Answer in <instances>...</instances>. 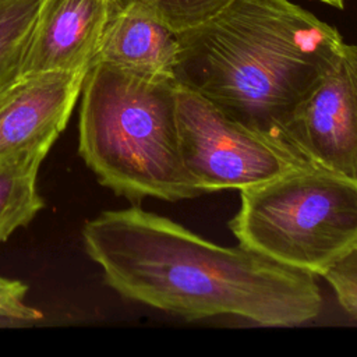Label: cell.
Segmentation results:
<instances>
[{
    "label": "cell",
    "mask_w": 357,
    "mask_h": 357,
    "mask_svg": "<svg viewBox=\"0 0 357 357\" xmlns=\"http://www.w3.org/2000/svg\"><path fill=\"white\" fill-rule=\"evenodd\" d=\"M81 238L119 296L185 321L237 317L282 328L322 311L314 275L240 244H215L138 205L102 211L84 223Z\"/></svg>",
    "instance_id": "obj_1"
},
{
    "label": "cell",
    "mask_w": 357,
    "mask_h": 357,
    "mask_svg": "<svg viewBox=\"0 0 357 357\" xmlns=\"http://www.w3.org/2000/svg\"><path fill=\"white\" fill-rule=\"evenodd\" d=\"M176 35L178 84L283 141L291 114L344 43L333 26L289 0H230Z\"/></svg>",
    "instance_id": "obj_2"
},
{
    "label": "cell",
    "mask_w": 357,
    "mask_h": 357,
    "mask_svg": "<svg viewBox=\"0 0 357 357\" xmlns=\"http://www.w3.org/2000/svg\"><path fill=\"white\" fill-rule=\"evenodd\" d=\"M78 152L103 187L132 202L202 195L181 159L174 77L92 61L79 93Z\"/></svg>",
    "instance_id": "obj_3"
},
{
    "label": "cell",
    "mask_w": 357,
    "mask_h": 357,
    "mask_svg": "<svg viewBox=\"0 0 357 357\" xmlns=\"http://www.w3.org/2000/svg\"><path fill=\"white\" fill-rule=\"evenodd\" d=\"M229 220L238 244L324 276L357 245V180L308 162L240 191Z\"/></svg>",
    "instance_id": "obj_4"
},
{
    "label": "cell",
    "mask_w": 357,
    "mask_h": 357,
    "mask_svg": "<svg viewBox=\"0 0 357 357\" xmlns=\"http://www.w3.org/2000/svg\"><path fill=\"white\" fill-rule=\"evenodd\" d=\"M177 126L183 163L202 194L241 191L311 162L289 142L240 123L178 82Z\"/></svg>",
    "instance_id": "obj_5"
},
{
    "label": "cell",
    "mask_w": 357,
    "mask_h": 357,
    "mask_svg": "<svg viewBox=\"0 0 357 357\" xmlns=\"http://www.w3.org/2000/svg\"><path fill=\"white\" fill-rule=\"evenodd\" d=\"M312 163L357 180V45L343 43L324 78L283 130Z\"/></svg>",
    "instance_id": "obj_6"
},
{
    "label": "cell",
    "mask_w": 357,
    "mask_h": 357,
    "mask_svg": "<svg viewBox=\"0 0 357 357\" xmlns=\"http://www.w3.org/2000/svg\"><path fill=\"white\" fill-rule=\"evenodd\" d=\"M86 70L21 75L0 103V156L57 141L79 100Z\"/></svg>",
    "instance_id": "obj_7"
},
{
    "label": "cell",
    "mask_w": 357,
    "mask_h": 357,
    "mask_svg": "<svg viewBox=\"0 0 357 357\" xmlns=\"http://www.w3.org/2000/svg\"><path fill=\"white\" fill-rule=\"evenodd\" d=\"M110 15V0H43L21 75L88 70Z\"/></svg>",
    "instance_id": "obj_8"
},
{
    "label": "cell",
    "mask_w": 357,
    "mask_h": 357,
    "mask_svg": "<svg viewBox=\"0 0 357 357\" xmlns=\"http://www.w3.org/2000/svg\"><path fill=\"white\" fill-rule=\"evenodd\" d=\"M177 53L176 32L149 14L127 7L110 11L92 61L174 77Z\"/></svg>",
    "instance_id": "obj_9"
},
{
    "label": "cell",
    "mask_w": 357,
    "mask_h": 357,
    "mask_svg": "<svg viewBox=\"0 0 357 357\" xmlns=\"http://www.w3.org/2000/svg\"><path fill=\"white\" fill-rule=\"evenodd\" d=\"M49 151L38 148L0 156V244L45 208L38 173Z\"/></svg>",
    "instance_id": "obj_10"
},
{
    "label": "cell",
    "mask_w": 357,
    "mask_h": 357,
    "mask_svg": "<svg viewBox=\"0 0 357 357\" xmlns=\"http://www.w3.org/2000/svg\"><path fill=\"white\" fill-rule=\"evenodd\" d=\"M43 0H0V91L21 77V68Z\"/></svg>",
    "instance_id": "obj_11"
},
{
    "label": "cell",
    "mask_w": 357,
    "mask_h": 357,
    "mask_svg": "<svg viewBox=\"0 0 357 357\" xmlns=\"http://www.w3.org/2000/svg\"><path fill=\"white\" fill-rule=\"evenodd\" d=\"M229 1L230 0H110V11L134 7L156 18L173 32H180L206 21Z\"/></svg>",
    "instance_id": "obj_12"
},
{
    "label": "cell",
    "mask_w": 357,
    "mask_h": 357,
    "mask_svg": "<svg viewBox=\"0 0 357 357\" xmlns=\"http://www.w3.org/2000/svg\"><path fill=\"white\" fill-rule=\"evenodd\" d=\"M322 278L333 289L336 300L344 312L357 321V245Z\"/></svg>",
    "instance_id": "obj_13"
},
{
    "label": "cell",
    "mask_w": 357,
    "mask_h": 357,
    "mask_svg": "<svg viewBox=\"0 0 357 357\" xmlns=\"http://www.w3.org/2000/svg\"><path fill=\"white\" fill-rule=\"evenodd\" d=\"M28 286L0 275V321L36 322L43 312L26 301Z\"/></svg>",
    "instance_id": "obj_14"
},
{
    "label": "cell",
    "mask_w": 357,
    "mask_h": 357,
    "mask_svg": "<svg viewBox=\"0 0 357 357\" xmlns=\"http://www.w3.org/2000/svg\"><path fill=\"white\" fill-rule=\"evenodd\" d=\"M332 7H336V8H343V4H344V0H321Z\"/></svg>",
    "instance_id": "obj_15"
},
{
    "label": "cell",
    "mask_w": 357,
    "mask_h": 357,
    "mask_svg": "<svg viewBox=\"0 0 357 357\" xmlns=\"http://www.w3.org/2000/svg\"><path fill=\"white\" fill-rule=\"evenodd\" d=\"M14 82H15V81H14ZM14 82H13V84H14ZM13 84H11V85H13ZM11 85H8L7 88H4V89H1V91H0V103H1V102H3V99L6 98V95H7V91H8V88H10Z\"/></svg>",
    "instance_id": "obj_16"
}]
</instances>
